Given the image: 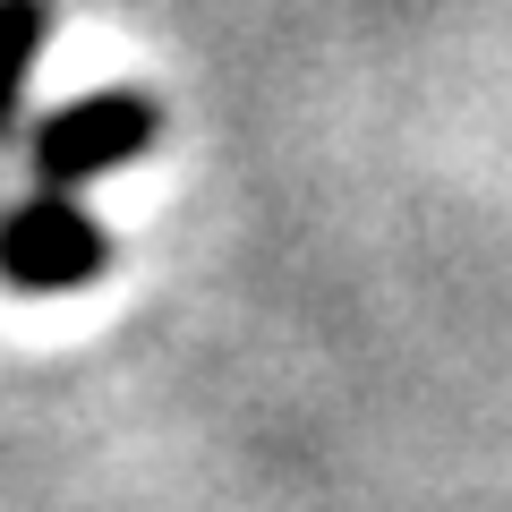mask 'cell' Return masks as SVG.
<instances>
[{"label": "cell", "mask_w": 512, "mask_h": 512, "mask_svg": "<svg viewBox=\"0 0 512 512\" xmlns=\"http://www.w3.org/2000/svg\"><path fill=\"white\" fill-rule=\"evenodd\" d=\"M154 137H163V103H154L146 86H94V94H77V103H60L52 120H35L26 171H35V188L77 197V188H94L103 171H128Z\"/></svg>", "instance_id": "obj_1"}, {"label": "cell", "mask_w": 512, "mask_h": 512, "mask_svg": "<svg viewBox=\"0 0 512 512\" xmlns=\"http://www.w3.org/2000/svg\"><path fill=\"white\" fill-rule=\"evenodd\" d=\"M103 265H111V231H103L77 197L35 188V197L0 205V282H9V291L60 299V291L103 282Z\"/></svg>", "instance_id": "obj_2"}, {"label": "cell", "mask_w": 512, "mask_h": 512, "mask_svg": "<svg viewBox=\"0 0 512 512\" xmlns=\"http://www.w3.org/2000/svg\"><path fill=\"white\" fill-rule=\"evenodd\" d=\"M43 43H52V0H0V146L18 128V103L35 86Z\"/></svg>", "instance_id": "obj_3"}]
</instances>
